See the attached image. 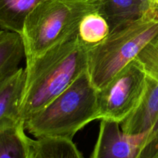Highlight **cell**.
<instances>
[{
	"mask_svg": "<svg viewBox=\"0 0 158 158\" xmlns=\"http://www.w3.org/2000/svg\"><path fill=\"white\" fill-rule=\"evenodd\" d=\"M88 48L77 34L26 63V83L20 108L24 123L67 89L88 66Z\"/></svg>",
	"mask_w": 158,
	"mask_h": 158,
	"instance_id": "6da1fadb",
	"label": "cell"
},
{
	"mask_svg": "<svg viewBox=\"0 0 158 158\" xmlns=\"http://www.w3.org/2000/svg\"><path fill=\"white\" fill-rule=\"evenodd\" d=\"M97 119L98 90L86 69L58 97L26 119L24 127L35 138L73 140L78 131Z\"/></svg>",
	"mask_w": 158,
	"mask_h": 158,
	"instance_id": "7a4b0ae2",
	"label": "cell"
},
{
	"mask_svg": "<svg viewBox=\"0 0 158 158\" xmlns=\"http://www.w3.org/2000/svg\"><path fill=\"white\" fill-rule=\"evenodd\" d=\"M100 6V0H46L39 5L21 34L26 63L77 35L82 19Z\"/></svg>",
	"mask_w": 158,
	"mask_h": 158,
	"instance_id": "3957f363",
	"label": "cell"
},
{
	"mask_svg": "<svg viewBox=\"0 0 158 158\" xmlns=\"http://www.w3.org/2000/svg\"><path fill=\"white\" fill-rule=\"evenodd\" d=\"M157 35L158 10H149L110 32L103 43L88 49L87 69L96 89L104 87Z\"/></svg>",
	"mask_w": 158,
	"mask_h": 158,
	"instance_id": "277c9868",
	"label": "cell"
},
{
	"mask_svg": "<svg viewBox=\"0 0 158 158\" xmlns=\"http://www.w3.org/2000/svg\"><path fill=\"white\" fill-rule=\"evenodd\" d=\"M147 86L146 71L136 58L98 90L99 119L121 123L138 109Z\"/></svg>",
	"mask_w": 158,
	"mask_h": 158,
	"instance_id": "5b68a950",
	"label": "cell"
},
{
	"mask_svg": "<svg viewBox=\"0 0 158 158\" xmlns=\"http://www.w3.org/2000/svg\"><path fill=\"white\" fill-rule=\"evenodd\" d=\"M158 149V129L127 134L120 123L101 120L91 158H150Z\"/></svg>",
	"mask_w": 158,
	"mask_h": 158,
	"instance_id": "8992f818",
	"label": "cell"
},
{
	"mask_svg": "<svg viewBox=\"0 0 158 158\" xmlns=\"http://www.w3.org/2000/svg\"><path fill=\"white\" fill-rule=\"evenodd\" d=\"M25 83L26 70L20 67L0 84V131L23 123L20 119V108Z\"/></svg>",
	"mask_w": 158,
	"mask_h": 158,
	"instance_id": "52a82bcc",
	"label": "cell"
},
{
	"mask_svg": "<svg viewBox=\"0 0 158 158\" xmlns=\"http://www.w3.org/2000/svg\"><path fill=\"white\" fill-rule=\"evenodd\" d=\"M99 12L107 20L110 32L138 19L148 12L142 0H100Z\"/></svg>",
	"mask_w": 158,
	"mask_h": 158,
	"instance_id": "ba28073f",
	"label": "cell"
},
{
	"mask_svg": "<svg viewBox=\"0 0 158 158\" xmlns=\"http://www.w3.org/2000/svg\"><path fill=\"white\" fill-rule=\"evenodd\" d=\"M24 57L22 35L3 30L0 35V84L19 69V64Z\"/></svg>",
	"mask_w": 158,
	"mask_h": 158,
	"instance_id": "9c48e42d",
	"label": "cell"
},
{
	"mask_svg": "<svg viewBox=\"0 0 158 158\" xmlns=\"http://www.w3.org/2000/svg\"><path fill=\"white\" fill-rule=\"evenodd\" d=\"M46 0H0V29L21 35L29 14Z\"/></svg>",
	"mask_w": 158,
	"mask_h": 158,
	"instance_id": "30bf717a",
	"label": "cell"
},
{
	"mask_svg": "<svg viewBox=\"0 0 158 158\" xmlns=\"http://www.w3.org/2000/svg\"><path fill=\"white\" fill-rule=\"evenodd\" d=\"M25 131L23 123L0 131V158H30L32 140Z\"/></svg>",
	"mask_w": 158,
	"mask_h": 158,
	"instance_id": "8fae6325",
	"label": "cell"
},
{
	"mask_svg": "<svg viewBox=\"0 0 158 158\" xmlns=\"http://www.w3.org/2000/svg\"><path fill=\"white\" fill-rule=\"evenodd\" d=\"M34 158H83L72 139L43 137L32 141Z\"/></svg>",
	"mask_w": 158,
	"mask_h": 158,
	"instance_id": "7c38bea8",
	"label": "cell"
},
{
	"mask_svg": "<svg viewBox=\"0 0 158 158\" xmlns=\"http://www.w3.org/2000/svg\"><path fill=\"white\" fill-rule=\"evenodd\" d=\"M110 34L107 20L99 12L86 15L80 22L77 35L88 49L103 43Z\"/></svg>",
	"mask_w": 158,
	"mask_h": 158,
	"instance_id": "4fadbf2b",
	"label": "cell"
},
{
	"mask_svg": "<svg viewBox=\"0 0 158 158\" xmlns=\"http://www.w3.org/2000/svg\"><path fill=\"white\" fill-rule=\"evenodd\" d=\"M152 9L158 10V0H152Z\"/></svg>",
	"mask_w": 158,
	"mask_h": 158,
	"instance_id": "5bb4252c",
	"label": "cell"
},
{
	"mask_svg": "<svg viewBox=\"0 0 158 158\" xmlns=\"http://www.w3.org/2000/svg\"><path fill=\"white\" fill-rule=\"evenodd\" d=\"M150 158H158V149L154 153V154H153Z\"/></svg>",
	"mask_w": 158,
	"mask_h": 158,
	"instance_id": "9a60e30c",
	"label": "cell"
},
{
	"mask_svg": "<svg viewBox=\"0 0 158 158\" xmlns=\"http://www.w3.org/2000/svg\"><path fill=\"white\" fill-rule=\"evenodd\" d=\"M3 32V30H2V29H0V35H1V34H2V32Z\"/></svg>",
	"mask_w": 158,
	"mask_h": 158,
	"instance_id": "2e32d148",
	"label": "cell"
},
{
	"mask_svg": "<svg viewBox=\"0 0 158 158\" xmlns=\"http://www.w3.org/2000/svg\"><path fill=\"white\" fill-rule=\"evenodd\" d=\"M30 158H34V157H33V154H32V156H31Z\"/></svg>",
	"mask_w": 158,
	"mask_h": 158,
	"instance_id": "e0dca14e",
	"label": "cell"
}]
</instances>
